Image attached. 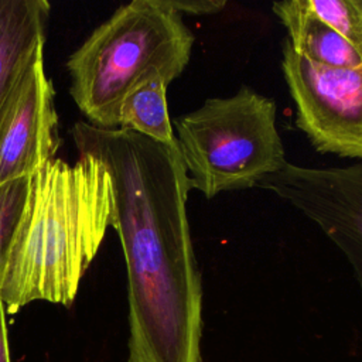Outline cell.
Segmentation results:
<instances>
[{
  "label": "cell",
  "mask_w": 362,
  "mask_h": 362,
  "mask_svg": "<svg viewBox=\"0 0 362 362\" xmlns=\"http://www.w3.org/2000/svg\"><path fill=\"white\" fill-rule=\"evenodd\" d=\"M71 136L76 151L100 161L110 180V226L127 274V362H202V284L177 144L86 120Z\"/></svg>",
  "instance_id": "6da1fadb"
},
{
  "label": "cell",
  "mask_w": 362,
  "mask_h": 362,
  "mask_svg": "<svg viewBox=\"0 0 362 362\" xmlns=\"http://www.w3.org/2000/svg\"><path fill=\"white\" fill-rule=\"evenodd\" d=\"M110 223V180L95 157L54 158L31 174L0 288L6 313L33 301L71 307Z\"/></svg>",
  "instance_id": "7a4b0ae2"
},
{
  "label": "cell",
  "mask_w": 362,
  "mask_h": 362,
  "mask_svg": "<svg viewBox=\"0 0 362 362\" xmlns=\"http://www.w3.org/2000/svg\"><path fill=\"white\" fill-rule=\"evenodd\" d=\"M194 35L170 0H133L99 24L69 55V95L86 122L116 129L119 107L140 82L167 83L185 69Z\"/></svg>",
  "instance_id": "3957f363"
},
{
  "label": "cell",
  "mask_w": 362,
  "mask_h": 362,
  "mask_svg": "<svg viewBox=\"0 0 362 362\" xmlns=\"http://www.w3.org/2000/svg\"><path fill=\"white\" fill-rule=\"evenodd\" d=\"M276 105L243 86L229 98L206 99L175 120V144L189 189L205 198L256 187L286 164Z\"/></svg>",
  "instance_id": "277c9868"
},
{
  "label": "cell",
  "mask_w": 362,
  "mask_h": 362,
  "mask_svg": "<svg viewBox=\"0 0 362 362\" xmlns=\"http://www.w3.org/2000/svg\"><path fill=\"white\" fill-rule=\"evenodd\" d=\"M281 68L296 105V124L314 148L362 160V65H320L286 41Z\"/></svg>",
  "instance_id": "5b68a950"
},
{
  "label": "cell",
  "mask_w": 362,
  "mask_h": 362,
  "mask_svg": "<svg viewBox=\"0 0 362 362\" xmlns=\"http://www.w3.org/2000/svg\"><path fill=\"white\" fill-rule=\"evenodd\" d=\"M256 187L272 191L315 222L345 255L362 291V161L328 168L287 161Z\"/></svg>",
  "instance_id": "8992f818"
},
{
  "label": "cell",
  "mask_w": 362,
  "mask_h": 362,
  "mask_svg": "<svg viewBox=\"0 0 362 362\" xmlns=\"http://www.w3.org/2000/svg\"><path fill=\"white\" fill-rule=\"evenodd\" d=\"M58 148L54 86L40 59L25 74L0 123V184L30 177L52 161Z\"/></svg>",
  "instance_id": "52a82bcc"
},
{
  "label": "cell",
  "mask_w": 362,
  "mask_h": 362,
  "mask_svg": "<svg viewBox=\"0 0 362 362\" xmlns=\"http://www.w3.org/2000/svg\"><path fill=\"white\" fill-rule=\"evenodd\" d=\"M49 11L47 0H0V123L25 74L44 59Z\"/></svg>",
  "instance_id": "ba28073f"
},
{
  "label": "cell",
  "mask_w": 362,
  "mask_h": 362,
  "mask_svg": "<svg viewBox=\"0 0 362 362\" xmlns=\"http://www.w3.org/2000/svg\"><path fill=\"white\" fill-rule=\"evenodd\" d=\"M288 33V44L303 58L332 68L362 65L356 51L307 4V0L279 1L272 6Z\"/></svg>",
  "instance_id": "9c48e42d"
},
{
  "label": "cell",
  "mask_w": 362,
  "mask_h": 362,
  "mask_svg": "<svg viewBox=\"0 0 362 362\" xmlns=\"http://www.w3.org/2000/svg\"><path fill=\"white\" fill-rule=\"evenodd\" d=\"M167 82L160 76L148 78L132 89L119 107L117 127L175 146V136L167 107Z\"/></svg>",
  "instance_id": "30bf717a"
},
{
  "label": "cell",
  "mask_w": 362,
  "mask_h": 362,
  "mask_svg": "<svg viewBox=\"0 0 362 362\" xmlns=\"http://www.w3.org/2000/svg\"><path fill=\"white\" fill-rule=\"evenodd\" d=\"M30 187V177H20L0 184V288L10 247L23 215Z\"/></svg>",
  "instance_id": "8fae6325"
},
{
  "label": "cell",
  "mask_w": 362,
  "mask_h": 362,
  "mask_svg": "<svg viewBox=\"0 0 362 362\" xmlns=\"http://www.w3.org/2000/svg\"><path fill=\"white\" fill-rule=\"evenodd\" d=\"M307 4L362 58V0H307Z\"/></svg>",
  "instance_id": "7c38bea8"
},
{
  "label": "cell",
  "mask_w": 362,
  "mask_h": 362,
  "mask_svg": "<svg viewBox=\"0 0 362 362\" xmlns=\"http://www.w3.org/2000/svg\"><path fill=\"white\" fill-rule=\"evenodd\" d=\"M170 4L178 14L206 16L221 11L226 3L223 0H170Z\"/></svg>",
  "instance_id": "4fadbf2b"
},
{
  "label": "cell",
  "mask_w": 362,
  "mask_h": 362,
  "mask_svg": "<svg viewBox=\"0 0 362 362\" xmlns=\"http://www.w3.org/2000/svg\"><path fill=\"white\" fill-rule=\"evenodd\" d=\"M0 362H11L10 349H8V337L6 325V310L0 298Z\"/></svg>",
  "instance_id": "5bb4252c"
}]
</instances>
